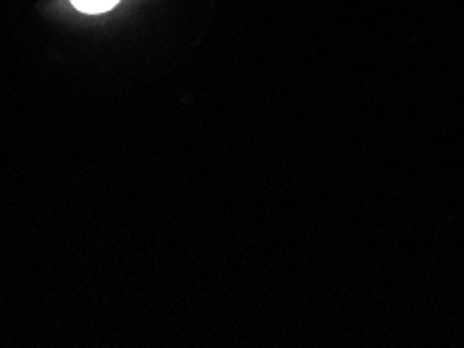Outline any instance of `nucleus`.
Returning a JSON list of instances; mask_svg holds the SVG:
<instances>
[{"label":"nucleus","instance_id":"obj_1","mask_svg":"<svg viewBox=\"0 0 464 348\" xmlns=\"http://www.w3.org/2000/svg\"><path fill=\"white\" fill-rule=\"evenodd\" d=\"M120 0H72V5L76 6L82 13H91V15H97V13L111 11Z\"/></svg>","mask_w":464,"mask_h":348}]
</instances>
